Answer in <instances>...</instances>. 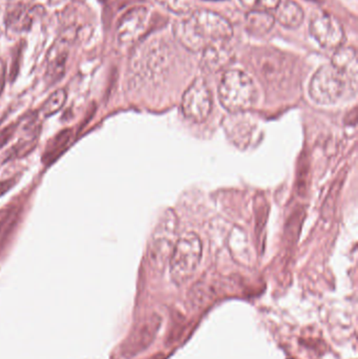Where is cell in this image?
<instances>
[{
	"instance_id": "cell-1",
	"label": "cell",
	"mask_w": 358,
	"mask_h": 359,
	"mask_svg": "<svg viewBox=\"0 0 358 359\" xmlns=\"http://www.w3.org/2000/svg\"><path fill=\"white\" fill-rule=\"evenodd\" d=\"M174 37L189 52H203L214 42L229 41L233 31L230 22L218 13L195 10L174 25Z\"/></svg>"
},
{
	"instance_id": "cell-2",
	"label": "cell",
	"mask_w": 358,
	"mask_h": 359,
	"mask_svg": "<svg viewBox=\"0 0 358 359\" xmlns=\"http://www.w3.org/2000/svg\"><path fill=\"white\" fill-rule=\"evenodd\" d=\"M357 88V74L347 73L329 63L315 72L309 94L317 104L330 105L340 102L345 97L354 96Z\"/></svg>"
},
{
	"instance_id": "cell-3",
	"label": "cell",
	"mask_w": 358,
	"mask_h": 359,
	"mask_svg": "<svg viewBox=\"0 0 358 359\" xmlns=\"http://www.w3.org/2000/svg\"><path fill=\"white\" fill-rule=\"evenodd\" d=\"M258 97L254 80L245 72L228 69L219 84V100L229 113H241L254 107Z\"/></svg>"
},
{
	"instance_id": "cell-4",
	"label": "cell",
	"mask_w": 358,
	"mask_h": 359,
	"mask_svg": "<svg viewBox=\"0 0 358 359\" xmlns=\"http://www.w3.org/2000/svg\"><path fill=\"white\" fill-rule=\"evenodd\" d=\"M202 251L201 238L193 232H187L178 238L170 261V278L174 284L181 286L193 278L201 262Z\"/></svg>"
},
{
	"instance_id": "cell-5",
	"label": "cell",
	"mask_w": 358,
	"mask_h": 359,
	"mask_svg": "<svg viewBox=\"0 0 358 359\" xmlns=\"http://www.w3.org/2000/svg\"><path fill=\"white\" fill-rule=\"evenodd\" d=\"M183 115L191 121H205L212 111V95L203 78H197L182 97Z\"/></svg>"
},
{
	"instance_id": "cell-6",
	"label": "cell",
	"mask_w": 358,
	"mask_h": 359,
	"mask_svg": "<svg viewBox=\"0 0 358 359\" xmlns=\"http://www.w3.org/2000/svg\"><path fill=\"white\" fill-rule=\"evenodd\" d=\"M311 36L326 50H338L345 41V31L336 17L319 11L311 17L309 25Z\"/></svg>"
},
{
	"instance_id": "cell-7",
	"label": "cell",
	"mask_w": 358,
	"mask_h": 359,
	"mask_svg": "<svg viewBox=\"0 0 358 359\" xmlns=\"http://www.w3.org/2000/svg\"><path fill=\"white\" fill-rule=\"evenodd\" d=\"M76 34L74 27H69L50 46L46 56V81L48 86H54L64 76L69 46L76 39Z\"/></svg>"
},
{
	"instance_id": "cell-8",
	"label": "cell",
	"mask_w": 358,
	"mask_h": 359,
	"mask_svg": "<svg viewBox=\"0 0 358 359\" xmlns=\"http://www.w3.org/2000/svg\"><path fill=\"white\" fill-rule=\"evenodd\" d=\"M149 16V10L144 6H137L128 11L118 23V42L122 46H128L137 41L146 29Z\"/></svg>"
},
{
	"instance_id": "cell-9",
	"label": "cell",
	"mask_w": 358,
	"mask_h": 359,
	"mask_svg": "<svg viewBox=\"0 0 358 359\" xmlns=\"http://www.w3.org/2000/svg\"><path fill=\"white\" fill-rule=\"evenodd\" d=\"M168 48L162 43L149 46L141 60L135 65L139 75L149 79H157L164 75L168 67Z\"/></svg>"
},
{
	"instance_id": "cell-10",
	"label": "cell",
	"mask_w": 358,
	"mask_h": 359,
	"mask_svg": "<svg viewBox=\"0 0 358 359\" xmlns=\"http://www.w3.org/2000/svg\"><path fill=\"white\" fill-rule=\"evenodd\" d=\"M233 60V50L228 41L214 42L202 52L200 67L207 73H218L228 67Z\"/></svg>"
},
{
	"instance_id": "cell-11",
	"label": "cell",
	"mask_w": 358,
	"mask_h": 359,
	"mask_svg": "<svg viewBox=\"0 0 358 359\" xmlns=\"http://www.w3.org/2000/svg\"><path fill=\"white\" fill-rule=\"evenodd\" d=\"M42 14H44V8L41 6L27 8L22 4H17L6 13V27L16 33L29 31L36 17L41 16Z\"/></svg>"
},
{
	"instance_id": "cell-12",
	"label": "cell",
	"mask_w": 358,
	"mask_h": 359,
	"mask_svg": "<svg viewBox=\"0 0 358 359\" xmlns=\"http://www.w3.org/2000/svg\"><path fill=\"white\" fill-rule=\"evenodd\" d=\"M159 326V318H149V320L144 323L130 337V341L126 344L124 353L128 354V356H135L146 349L153 343Z\"/></svg>"
},
{
	"instance_id": "cell-13",
	"label": "cell",
	"mask_w": 358,
	"mask_h": 359,
	"mask_svg": "<svg viewBox=\"0 0 358 359\" xmlns=\"http://www.w3.org/2000/svg\"><path fill=\"white\" fill-rule=\"evenodd\" d=\"M275 20L286 29H298L304 21L302 6L294 0H281L275 8Z\"/></svg>"
},
{
	"instance_id": "cell-14",
	"label": "cell",
	"mask_w": 358,
	"mask_h": 359,
	"mask_svg": "<svg viewBox=\"0 0 358 359\" xmlns=\"http://www.w3.org/2000/svg\"><path fill=\"white\" fill-rule=\"evenodd\" d=\"M275 18L273 13L264 11H249L246 14L245 27L248 33L254 36H262L275 27Z\"/></svg>"
},
{
	"instance_id": "cell-15",
	"label": "cell",
	"mask_w": 358,
	"mask_h": 359,
	"mask_svg": "<svg viewBox=\"0 0 358 359\" xmlns=\"http://www.w3.org/2000/svg\"><path fill=\"white\" fill-rule=\"evenodd\" d=\"M73 138V130L71 128H65L56 135L46 145V151L42 156V163L44 165H50L54 163L69 147Z\"/></svg>"
},
{
	"instance_id": "cell-16",
	"label": "cell",
	"mask_w": 358,
	"mask_h": 359,
	"mask_svg": "<svg viewBox=\"0 0 358 359\" xmlns=\"http://www.w3.org/2000/svg\"><path fill=\"white\" fill-rule=\"evenodd\" d=\"M332 65L347 72V73L357 74V52L353 48H340L336 50L331 60Z\"/></svg>"
},
{
	"instance_id": "cell-17",
	"label": "cell",
	"mask_w": 358,
	"mask_h": 359,
	"mask_svg": "<svg viewBox=\"0 0 358 359\" xmlns=\"http://www.w3.org/2000/svg\"><path fill=\"white\" fill-rule=\"evenodd\" d=\"M67 98V90H65L64 88L55 90V92L46 99L43 105H42V114H43V116L50 117V116L58 113V111L62 109L63 105L65 104Z\"/></svg>"
},
{
	"instance_id": "cell-18",
	"label": "cell",
	"mask_w": 358,
	"mask_h": 359,
	"mask_svg": "<svg viewBox=\"0 0 358 359\" xmlns=\"http://www.w3.org/2000/svg\"><path fill=\"white\" fill-rule=\"evenodd\" d=\"M38 139L27 138L22 137L16 144L11 147L10 151L6 153V161L8 160L19 159L29 155L35 149Z\"/></svg>"
},
{
	"instance_id": "cell-19",
	"label": "cell",
	"mask_w": 358,
	"mask_h": 359,
	"mask_svg": "<svg viewBox=\"0 0 358 359\" xmlns=\"http://www.w3.org/2000/svg\"><path fill=\"white\" fill-rule=\"evenodd\" d=\"M156 1L174 14L187 15L193 12V0H156Z\"/></svg>"
},
{
	"instance_id": "cell-20",
	"label": "cell",
	"mask_w": 358,
	"mask_h": 359,
	"mask_svg": "<svg viewBox=\"0 0 358 359\" xmlns=\"http://www.w3.org/2000/svg\"><path fill=\"white\" fill-rule=\"evenodd\" d=\"M242 4L249 11H264L273 12L281 0H240Z\"/></svg>"
},
{
	"instance_id": "cell-21",
	"label": "cell",
	"mask_w": 358,
	"mask_h": 359,
	"mask_svg": "<svg viewBox=\"0 0 358 359\" xmlns=\"http://www.w3.org/2000/svg\"><path fill=\"white\" fill-rule=\"evenodd\" d=\"M21 53H22V48L18 46L15 50L14 59H13L12 67H11L10 79L12 82L15 81L19 73V61H20Z\"/></svg>"
},
{
	"instance_id": "cell-22",
	"label": "cell",
	"mask_w": 358,
	"mask_h": 359,
	"mask_svg": "<svg viewBox=\"0 0 358 359\" xmlns=\"http://www.w3.org/2000/svg\"><path fill=\"white\" fill-rule=\"evenodd\" d=\"M19 123L11 124L8 128H4V130L0 132V147H4V145L14 136L15 132H16Z\"/></svg>"
},
{
	"instance_id": "cell-23",
	"label": "cell",
	"mask_w": 358,
	"mask_h": 359,
	"mask_svg": "<svg viewBox=\"0 0 358 359\" xmlns=\"http://www.w3.org/2000/svg\"><path fill=\"white\" fill-rule=\"evenodd\" d=\"M17 183V177L12 179L6 180V181L0 182V196L6 194V192L10 191Z\"/></svg>"
},
{
	"instance_id": "cell-24",
	"label": "cell",
	"mask_w": 358,
	"mask_h": 359,
	"mask_svg": "<svg viewBox=\"0 0 358 359\" xmlns=\"http://www.w3.org/2000/svg\"><path fill=\"white\" fill-rule=\"evenodd\" d=\"M4 84H6V65L0 59V96L4 92Z\"/></svg>"
},
{
	"instance_id": "cell-25",
	"label": "cell",
	"mask_w": 358,
	"mask_h": 359,
	"mask_svg": "<svg viewBox=\"0 0 358 359\" xmlns=\"http://www.w3.org/2000/svg\"><path fill=\"white\" fill-rule=\"evenodd\" d=\"M63 1H65V0H48V2L52 6H57V4H62Z\"/></svg>"
}]
</instances>
